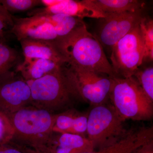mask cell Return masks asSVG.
<instances>
[{
    "instance_id": "obj_8",
    "label": "cell",
    "mask_w": 153,
    "mask_h": 153,
    "mask_svg": "<svg viewBox=\"0 0 153 153\" xmlns=\"http://www.w3.org/2000/svg\"><path fill=\"white\" fill-rule=\"evenodd\" d=\"M110 52L111 64L115 76L128 78L133 76L142 64L144 55L140 24L117 42Z\"/></svg>"
},
{
    "instance_id": "obj_5",
    "label": "cell",
    "mask_w": 153,
    "mask_h": 153,
    "mask_svg": "<svg viewBox=\"0 0 153 153\" xmlns=\"http://www.w3.org/2000/svg\"><path fill=\"white\" fill-rule=\"evenodd\" d=\"M61 71L72 97L93 106L105 103L109 99L113 77L67 63L61 66Z\"/></svg>"
},
{
    "instance_id": "obj_11",
    "label": "cell",
    "mask_w": 153,
    "mask_h": 153,
    "mask_svg": "<svg viewBox=\"0 0 153 153\" xmlns=\"http://www.w3.org/2000/svg\"><path fill=\"white\" fill-rule=\"evenodd\" d=\"M45 7L29 11V17L46 15H62L83 19L84 18L100 19L105 17L94 8L85 0H43Z\"/></svg>"
},
{
    "instance_id": "obj_22",
    "label": "cell",
    "mask_w": 153,
    "mask_h": 153,
    "mask_svg": "<svg viewBox=\"0 0 153 153\" xmlns=\"http://www.w3.org/2000/svg\"><path fill=\"white\" fill-rule=\"evenodd\" d=\"M15 131L10 118L0 112V146L10 143L13 139Z\"/></svg>"
},
{
    "instance_id": "obj_2",
    "label": "cell",
    "mask_w": 153,
    "mask_h": 153,
    "mask_svg": "<svg viewBox=\"0 0 153 153\" xmlns=\"http://www.w3.org/2000/svg\"><path fill=\"white\" fill-rule=\"evenodd\" d=\"M13 26L10 30L19 41L30 39L53 41L68 35L84 24L83 19L62 15L17 18L12 16Z\"/></svg>"
},
{
    "instance_id": "obj_17",
    "label": "cell",
    "mask_w": 153,
    "mask_h": 153,
    "mask_svg": "<svg viewBox=\"0 0 153 153\" xmlns=\"http://www.w3.org/2000/svg\"><path fill=\"white\" fill-rule=\"evenodd\" d=\"M91 6L105 16L143 9L145 3L137 0H85Z\"/></svg>"
},
{
    "instance_id": "obj_16",
    "label": "cell",
    "mask_w": 153,
    "mask_h": 153,
    "mask_svg": "<svg viewBox=\"0 0 153 153\" xmlns=\"http://www.w3.org/2000/svg\"><path fill=\"white\" fill-rule=\"evenodd\" d=\"M63 65L51 60L36 58H25L17 65L16 71L20 72L25 81L36 80L57 71Z\"/></svg>"
},
{
    "instance_id": "obj_4",
    "label": "cell",
    "mask_w": 153,
    "mask_h": 153,
    "mask_svg": "<svg viewBox=\"0 0 153 153\" xmlns=\"http://www.w3.org/2000/svg\"><path fill=\"white\" fill-rule=\"evenodd\" d=\"M15 131L13 140L38 150L53 132L55 114L28 105L9 116Z\"/></svg>"
},
{
    "instance_id": "obj_13",
    "label": "cell",
    "mask_w": 153,
    "mask_h": 153,
    "mask_svg": "<svg viewBox=\"0 0 153 153\" xmlns=\"http://www.w3.org/2000/svg\"><path fill=\"white\" fill-rule=\"evenodd\" d=\"M153 138V128H143L129 131L126 136L112 146L85 153H132L138 148L152 140Z\"/></svg>"
},
{
    "instance_id": "obj_3",
    "label": "cell",
    "mask_w": 153,
    "mask_h": 153,
    "mask_svg": "<svg viewBox=\"0 0 153 153\" xmlns=\"http://www.w3.org/2000/svg\"><path fill=\"white\" fill-rule=\"evenodd\" d=\"M109 99L123 122L127 120H148L152 117L153 101L146 95L133 76L113 77Z\"/></svg>"
},
{
    "instance_id": "obj_18",
    "label": "cell",
    "mask_w": 153,
    "mask_h": 153,
    "mask_svg": "<svg viewBox=\"0 0 153 153\" xmlns=\"http://www.w3.org/2000/svg\"><path fill=\"white\" fill-rule=\"evenodd\" d=\"M144 44L143 63L152 62L153 60V21L144 16L140 24ZM142 63V64H143Z\"/></svg>"
},
{
    "instance_id": "obj_14",
    "label": "cell",
    "mask_w": 153,
    "mask_h": 153,
    "mask_svg": "<svg viewBox=\"0 0 153 153\" xmlns=\"http://www.w3.org/2000/svg\"><path fill=\"white\" fill-rule=\"evenodd\" d=\"M25 58L47 59L63 65L66 60L52 41L25 39L19 41Z\"/></svg>"
},
{
    "instance_id": "obj_12",
    "label": "cell",
    "mask_w": 153,
    "mask_h": 153,
    "mask_svg": "<svg viewBox=\"0 0 153 153\" xmlns=\"http://www.w3.org/2000/svg\"><path fill=\"white\" fill-rule=\"evenodd\" d=\"M95 151L91 142L85 136L53 132L38 150L31 153H85Z\"/></svg>"
},
{
    "instance_id": "obj_1",
    "label": "cell",
    "mask_w": 153,
    "mask_h": 153,
    "mask_svg": "<svg viewBox=\"0 0 153 153\" xmlns=\"http://www.w3.org/2000/svg\"><path fill=\"white\" fill-rule=\"evenodd\" d=\"M52 42L66 63L116 76L103 47L96 37L88 30L85 23Z\"/></svg>"
},
{
    "instance_id": "obj_21",
    "label": "cell",
    "mask_w": 153,
    "mask_h": 153,
    "mask_svg": "<svg viewBox=\"0 0 153 153\" xmlns=\"http://www.w3.org/2000/svg\"><path fill=\"white\" fill-rule=\"evenodd\" d=\"M0 4L10 13L30 11L42 5L41 0H0Z\"/></svg>"
},
{
    "instance_id": "obj_23",
    "label": "cell",
    "mask_w": 153,
    "mask_h": 153,
    "mask_svg": "<svg viewBox=\"0 0 153 153\" xmlns=\"http://www.w3.org/2000/svg\"><path fill=\"white\" fill-rule=\"evenodd\" d=\"M13 26L12 16L10 13L0 12V41H5L7 30Z\"/></svg>"
},
{
    "instance_id": "obj_19",
    "label": "cell",
    "mask_w": 153,
    "mask_h": 153,
    "mask_svg": "<svg viewBox=\"0 0 153 153\" xmlns=\"http://www.w3.org/2000/svg\"><path fill=\"white\" fill-rule=\"evenodd\" d=\"M20 56L17 50L0 41V78L10 71L11 68L19 64Z\"/></svg>"
},
{
    "instance_id": "obj_9",
    "label": "cell",
    "mask_w": 153,
    "mask_h": 153,
    "mask_svg": "<svg viewBox=\"0 0 153 153\" xmlns=\"http://www.w3.org/2000/svg\"><path fill=\"white\" fill-rule=\"evenodd\" d=\"M143 9L106 15L100 19L96 37L102 46L111 52L113 47L134 27L144 16Z\"/></svg>"
},
{
    "instance_id": "obj_6",
    "label": "cell",
    "mask_w": 153,
    "mask_h": 153,
    "mask_svg": "<svg viewBox=\"0 0 153 153\" xmlns=\"http://www.w3.org/2000/svg\"><path fill=\"white\" fill-rule=\"evenodd\" d=\"M112 105L105 103L94 106L88 115L86 134L94 150L112 146L126 136L129 131Z\"/></svg>"
},
{
    "instance_id": "obj_20",
    "label": "cell",
    "mask_w": 153,
    "mask_h": 153,
    "mask_svg": "<svg viewBox=\"0 0 153 153\" xmlns=\"http://www.w3.org/2000/svg\"><path fill=\"white\" fill-rule=\"evenodd\" d=\"M132 76L137 80L148 98L153 101V66L143 69L139 67Z\"/></svg>"
},
{
    "instance_id": "obj_25",
    "label": "cell",
    "mask_w": 153,
    "mask_h": 153,
    "mask_svg": "<svg viewBox=\"0 0 153 153\" xmlns=\"http://www.w3.org/2000/svg\"><path fill=\"white\" fill-rule=\"evenodd\" d=\"M132 153H153V140L138 148Z\"/></svg>"
},
{
    "instance_id": "obj_26",
    "label": "cell",
    "mask_w": 153,
    "mask_h": 153,
    "mask_svg": "<svg viewBox=\"0 0 153 153\" xmlns=\"http://www.w3.org/2000/svg\"><path fill=\"white\" fill-rule=\"evenodd\" d=\"M0 12L4 13H10L7 11L6 10V9L2 6L1 4H0Z\"/></svg>"
},
{
    "instance_id": "obj_7",
    "label": "cell",
    "mask_w": 153,
    "mask_h": 153,
    "mask_svg": "<svg viewBox=\"0 0 153 153\" xmlns=\"http://www.w3.org/2000/svg\"><path fill=\"white\" fill-rule=\"evenodd\" d=\"M27 82L31 91L30 105L37 108L52 113L66 106L72 97L61 68L41 78Z\"/></svg>"
},
{
    "instance_id": "obj_24",
    "label": "cell",
    "mask_w": 153,
    "mask_h": 153,
    "mask_svg": "<svg viewBox=\"0 0 153 153\" xmlns=\"http://www.w3.org/2000/svg\"><path fill=\"white\" fill-rule=\"evenodd\" d=\"M9 144L0 146V153H30L26 149L24 150L20 148L9 146Z\"/></svg>"
},
{
    "instance_id": "obj_10",
    "label": "cell",
    "mask_w": 153,
    "mask_h": 153,
    "mask_svg": "<svg viewBox=\"0 0 153 153\" xmlns=\"http://www.w3.org/2000/svg\"><path fill=\"white\" fill-rule=\"evenodd\" d=\"M31 91L27 81L10 71L0 78V112L7 116L30 105Z\"/></svg>"
},
{
    "instance_id": "obj_15",
    "label": "cell",
    "mask_w": 153,
    "mask_h": 153,
    "mask_svg": "<svg viewBox=\"0 0 153 153\" xmlns=\"http://www.w3.org/2000/svg\"><path fill=\"white\" fill-rule=\"evenodd\" d=\"M88 115V114H83L72 109L55 114L53 131L85 136L87 130Z\"/></svg>"
}]
</instances>
